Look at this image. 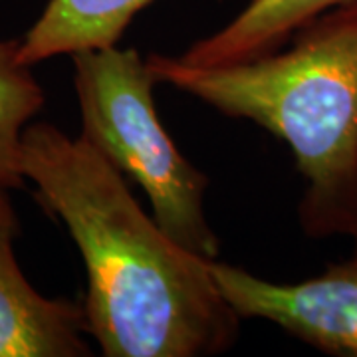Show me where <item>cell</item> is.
<instances>
[{
	"label": "cell",
	"instance_id": "obj_7",
	"mask_svg": "<svg viewBox=\"0 0 357 357\" xmlns=\"http://www.w3.org/2000/svg\"><path fill=\"white\" fill-rule=\"evenodd\" d=\"M153 0H50L20 40V58L36 66L56 56L115 46Z\"/></svg>",
	"mask_w": 357,
	"mask_h": 357
},
{
	"label": "cell",
	"instance_id": "obj_2",
	"mask_svg": "<svg viewBox=\"0 0 357 357\" xmlns=\"http://www.w3.org/2000/svg\"><path fill=\"white\" fill-rule=\"evenodd\" d=\"M286 50L225 66L151 54L157 82L230 117L255 121L292 149L307 187L300 222L310 236L357 229V2L304 24Z\"/></svg>",
	"mask_w": 357,
	"mask_h": 357
},
{
	"label": "cell",
	"instance_id": "obj_1",
	"mask_svg": "<svg viewBox=\"0 0 357 357\" xmlns=\"http://www.w3.org/2000/svg\"><path fill=\"white\" fill-rule=\"evenodd\" d=\"M20 169L34 197L77 244L86 330L105 357H201L234 344L232 312L203 256L175 243L82 135L30 123Z\"/></svg>",
	"mask_w": 357,
	"mask_h": 357
},
{
	"label": "cell",
	"instance_id": "obj_5",
	"mask_svg": "<svg viewBox=\"0 0 357 357\" xmlns=\"http://www.w3.org/2000/svg\"><path fill=\"white\" fill-rule=\"evenodd\" d=\"M18 218L6 189H0V357H84V306L46 298L28 282L16 260Z\"/></svg>",
	"mask_w": 357,
	"mask_h": 357
},
{
	"label": "cell",
	"instance_id": "obj_6",
	"mask_svg": "<svg viewBox=\"0 0 357 357\" xmlns=\"http://www.w3.org/2000/svg\"><path fill=\"white\" fill-rule=\"evenodd\" d=\"M357 0H248L229 24L195 42L178 58L195 66H225L278 50L294 34L337 6Z\"/></svg>",
	"mask_w": 357,
	"mask_h": 357
},
{
	"label": "cell",
	"instance_id": "obj_9",
	"mask_svg": "<svg viewBox=\"0 0 357 357\" xmlns=\"http://www.w3.org/2000/svg\"><path fill=\"white\" fill-rule=\"evenodd\" d=\"M351 238L356 241V246H354V252H351V256H354V258H357V229L354 230V234H351Z\"/></svg>",
	"mask_w": 357,
	"mask_h": 357
},
{
	"label": "cell",
	"instance_id": "obj_4",
	"mask_svg": "<svg viewBox=\"0 0 357 357\" xmlns=\"http://www.w3.org/2000/svg\"><path fill=\"white\" fill-rule=\"evenodd\" d=\"M208 268L241 319H266L326 354L357 357V258L298 284L262 280L220 260Z\"/></svg>",
	"mask_w": 357,
	"mask_h": 357
},
{
	"label": "cell",
	"instance_id": "obj_8",
	"mask_svg": "<svg viewBox=\"0 0 357 357\" xmlns=\"http://www.w3.org/2000/svg\"><path fill=\"white\" fill-rule=\"evenodd\" d=\"M44 102L32 66L20 58V40L0 38V189L13 191L24 185L22 135Z\"/></svg>",
	"mask_w": 357,
	"mask_h": 357
},
{
	"label": "cell",
	"instance_id": "obj_3",
	"mask_svg": "<svg viewBox=\"0 0 357 357\" xmlns=\"http://www.w3.org/2000/svg\"><path fill=\"white\" fill-rule=\"evenodd\" d=\"M74 60L82 137L145 191L157 225L206 260H218L220 243L204 215L208 181L178 151L157 107L149 60L135 48L77 52Z\"/></svg>",
	"mask_w": 357,
	"mask_h": 357
}]
</instances>
